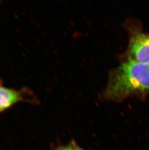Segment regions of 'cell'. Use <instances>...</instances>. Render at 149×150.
<instances>
[{
    "label": "cell",
    "instance_id": "1",
    "mask_svg": "<svg viewBox=\"0 0 149 150\" xmlns=\"http://www.w3.org/2000/svg\"><path fill=\"white\" fill-rule=\"evenodd\" d=\"M148 91L149 64L128 59L111 72L103 97L120 101L133 94Z\"/></svg>",
    "mask_w": 149,
    "mask_h": 150
},
{
    "label": "cell",
    "instance_id": "2",
    "mask_svg": "<svg viewBox=\"0 0 149 150\" xmlns=\"http://www.w3.org/2000/svg\"><path fill=\"white\" fill-rule=\"evenodd\" d=\"M129 59L149 64V35L136 33L130 40L128 49Z\"/></svg>",
    "mask_w": 149,
    "mask_h": 150
},
{
    "label": "cell",
    "instance_id": "3",
    "mask_svg": "<svg viewBox=\"0 0 149 150\" xmlns=\"http://www.w3.org/2000/svg\"><path fill=\"white\" fill-rule=\"evenodd\" d=\"M22 100L17 91L0 86V111L6 110Z\"/></svg>",
    "mask_w": 149,
    "mask_h": 150
},
{
    "label": "cell",
    "instance_id": "4",
    "mask_svg": "<svg viewBox=\"0 0 149 150\" xmlns=\"http://www.w3.org/2000/svg\"><path fill=\"white\" fill-rule=\"evenodd\" d=\"M54 150H85L79 147L77 145L73 142L65 145L64 146H60Z\"/></svg>",
    "mask_w": 149,
    "mask_h": 150
}]
</instances>
